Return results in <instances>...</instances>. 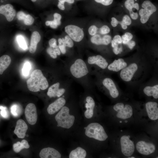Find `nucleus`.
<instances>
[{"mask_svg":"<svg viewBox=\"0 0 158 158\" xmlns=\"http://www.w3.org/2000/svg\"><path fill=\"white\" fill-rule=\"evenodd\" d=\"M86 101L85 107L87 109L85 112L84 115L86 118H90L93 115L95 102L93 99L90 96L86 97Z\"/></svg>","mask_w":158,"mask_h":158,"instance_id":"nucleus-20","label":"nucleus"},{"mask_svg":"<svg viewBox=\"0 0 158 158\" xmlns=\"http://www.w3.org/2000/svg\"><path fill=\"white\" fill-rule=\"evenodd\" d=\"M69 109L66 106H63L55 116L57 123L58 127L69 129L71 127L74 122L75 117L69 114Z\"/></svg>","mask_w":158,"mask_h":158,"instance_id":"nucleus-2","label":"nucleus"},{"mask_svg":"<svg viewBox=\"0 0 158 158\" xmlns=\"http://www.w3.org/2000/svg\"><path fill=\"white\" fill-rule=\"evenodd\" d=\"M122 42L124 44H126L133 37V35L132 34L129 32H126L124 35L122 36Z\"/></svg>","mask_w":158,"mask_h":158,"instance_id":"nucleus-32","label":"nucleus"},{"mask_svg":"<svg viewBox=\"0 0 158 158\" xmlns=\"http://www.w3.org/2000/svg\"><path fill=\"white\" fill-rule=\"evenodd\" d=\"M136 148L138 152L145 155L151 154L154 153L155 150V147L154 144L144 141L138 142L136 145Z\"/></svg>","mask_w":158,"mask_h":158,"instance_id":"nucleus-10","label":"nucleus"},{"mask_svg":"<svg viewBox=\"0 0 158 158\" xmlns=\"http://www.w3.org/2000/svg\"><path fill=\"white\" fill-rule=\"evenodd\" d=\"M130 16L133 20H136L138 17V14L133 11H129Z\"/></svg>","mask_w":158,"mask_h":158,"instance_id":"nucleus-48","label":"nucleus"},{"mask_svg":"<svg viewBox=\"0 0 158 158\" xmlns=\"http://www.w3.org/2000/svg\"><path fill=\"white\" fill-rule=\"evenodd\" d=\"M0 109L1 111L0 112V114L1 116L5 118H7L8 116V114L7 109L6 107L0 106Z\"/></svg>","mask_w":158,"mask_h":158,"instance_id":"nucleus-39","label":"nucleus"},{"mask_svg":"<svg viewBox=\"0 0 158 158\" xmlns=\"http://www.w3.org/2000/svg\"><path fill=\"white\" fill-rule=\"evenodd\" d=\"M118 24H120L123 29H126L127 28V25L124 24L122 21H118L115 18L113 17L111 18V24L113 27H116Z\"/></svg>","mask_w":158,"mask_h":158,"instance_id":"nucleus-34","label":"nucleus"},{"mask_svg":"<svg viewBox=\"0 0 158 158\" xmlns=\"http://www.w3.org/2000/svg\"><path fill=\"white\" fill-rule=\"evenodd\" d=\"M54 20L56 23L58 25L61 24V15L58 13H55L54 15Z\"/></svg>","mask_w":158,"mask_h":158,"instance_id":"nucleus-42","label":"nucleus"},{"mask_svg":"<svg viewBox=\"0 0 158 158\" xmlns=\"http://www.w3.org/2000/svg\"><path fill=\"white\" fill-rule=\"evenodd\" d=\"M45 25L47 26H50L53 28H56L58 27L56 23L53 20L52 21H47L45 22Z\"/></svg>","mask_w":158,"mask_h":158,"instance_id":"nucleus-45","label":"nucleus"},{"mask_svg":"<svg viewBox=\"0 0 158 158\" xmlns=\"http://www.w3.org/2000/svg\"><path fill=\"white\" fill-rule=\"evenodd\" d=\"M49 44L50 47L55 48L57 46L56 40L54 38L51 39L49 41Z\"/></svg>","mask_w":158,"mask_h":158,"instance_id":"nucleus-46","label":"nucleus"},{"mask_svg":"<svg viewBox=\"0 0 158 158\" xmlns=\"http://www.w3.org/2000/svg\"><path fill=\"white\" fill-rule=\"evenodd\" d=\"M70 71L72 75L78 79L85 76L89 72L86 63L80 59H77L71 65Z\"/></svg>","mask_w":158,"mask_h":158,"instance_id":"nucleus-4","label":"nucleus"},{"mask_svg":"<svg viewBox=\"0 0 158 158\" xmlns=\"http://www.w3.org/2000/svg\"><path fill=\"white\" fill-rule=\"evenodd\" d=\"M86 155V152L82 147H78L72 150L69 155V158H85Z\"/></svg>","mask_w":158,"mask_h":158,"instance_id":"nucleus-25","label":"nucleus"},{"mask_svg":"<svg viewBox=\"0 0 158 158\" xmlns=\"http://www.w3.org/2000/svg\"><path fill=\"white\" fill-rule=\"evenodd\" d=\"M113 40L118 44L122 43L121 37L118 35H115L113 38Z\"/></svg>","mask_w":158,"mask_h":158,"instance_id":"nucleus-47","label":"nucleus"},{"mask_svg":"<svg viewBox=\"0 0 158 158\" xmlns=\"http://www.w3.org/2000/svg\"><path fill=\"white\" fill-rule=\"evenodd\" d=\"M95 1L99 3H101L105 6H108L111 4L113 0H95Z\"/></svg>","mask_w":158,"mask_h":158,"instance_id":"nucleus-44","label":"nucleus"},{"mask_svg":"<svg viewBox=\"0 0 158 158\" xmlns=\"http://www.w3.org/2000/svg\"><path fill=\"white\" fill-rule=\"evenodd\" d=\"M65 31L70 37L76 42L80 41L84 37V32L80 27L73 25H69L65 27Z\"/></svg>","mask_w":158,"mask_h":158,"instance_id":"nucleus-8","label":"nucleus"},{"mask_svg":"<svg viewBox=\"0 0 158 158\" xmlns=\"http://www.w3.org/2000/svg\"><path fill=\"white\" fill-rule=\"evenodd\" d=\"M91 41L93 44L96 45L104 44V42L103 37L98 34H96L91 38Z\"/></svg>","mask_w":158,"mask_h":158,"instance_id":"nucleus-28","label":"nucleus"},{"mask_svg":"<svg viewBox=\"0 0 158 158\" xmlns=\"http://www.w3.org/2000/svg\"><path fill=\"white\" fill-rule=\"evenodd\" d=\"M127 64L122 59L115 60L113 63L109 64L108 68L110 71L118 72L121 69L125 68Z\"/></svg>","mask_w":158,"mask_h":158,"instance_id":"nucleus-21","label":"nucleus"},{"mask_svg":"<svg viewBox=\"0 0 158 158\" xmlns=\"http://www.w3.org/2000/svg\"><path fill=\"white\" fill-rule=\"evenodd\" d=\"M144 93L148 96H152L155 99L158 98V85L152 87L147 86L143 90Z\"/></svg>","mask_w":158,"mask_h":158,"instance_id":"nucleus-26","label":"nucleus"},{"mask_svg":"<svg viewBox=\"0 0 158 158\" xmlns=\"http://www.w3.org/2000/svg\"><path fill=\"white\" fill-rule=\"evenodd\" d=\"M58 47L61 52L63 54L66 52V47L64 38H59L58 39Z\"/></svg>","mask_w":158,"mask_h":158,"instance_id":"nucleus-30","label":"nucleus"},{"mask_svg":"<svg viewBox=\"0 0 158 158\" xmlns=\"http://www.w3.org/2000/svg\"><path fill=\"white\" fill-rule=\"evenodd\" d=\"M31 1L33 2H36L37 0H31Z\"/></svg>","mask_w":158,"mask_h":158,"instance_id":"nucleus-53","label":"nucleus"},{"mask_svg":"<svg viewBox=\"0 0 158 158\" xmlns=\"http://www.w3.org/2000/svg\"><path fill=\"white\" fill-rule=\"evenodd\" d=\"M17 17L19 20H23L26 25H32L34 22L33 18L29 14H26L22 11L18 12L17 14Z\"/></svg>","mask_w":158,"mask_h":158,"instance_id":"nucleus-23","label":"nucleus"},{"mask_svg":"<svg viewBox=\"0 0 158 158\" xmlns=\"http://www.w3.org/2000/svg\"><path fill=\"white\" fill-rule=\"evenodd\" d=\"M25 114L29 123L34 125L36 123L37 115L36 107L34 104L30 103L27 105L25 109Z\"/></svg>","mask_w":158,"mask_h":158,"instance_id":"nucleus-9","label":"nucleus"},{"mask_svg":"<svg viewBox=\"0 0 158 158\" xmlns=\"http://www.w3.org/2000/svg\"><path fill=\"white\" fill-rule=\"evenodd\" d=\"M26 136H27V137H28V135H26Z\"/></svg>","mask_w":158,"mask_h":158,"instance_id":"nucleus-54","label":"nucleus"},{"mask_svg":"<svg viewBox=\"0 0 158 158\" xmlns=\"http://www.w3.org/2000/svg\"><path fill=\"white\" fill-rule=\"evenodd\" d=\"M0 14L4 15L8 22L13 20L16 11L12 5L8 4L0 6Z\"/></svg>","mask_w":158,"mask_h":158,"instance_id":"nucleus-12","label":"nucleus"},{"mask_svg":"<svg viewBox=\"0 0 158 158\" xmlns=\"http://www.w3.org/2000/svg\"><path fill=\"white\" fill-rule=\"evenodd\" d=\"M103 85L109 91L111 96L114 98L117 97L119 92L113 81L110 78H106L102 81Z\"/></svg>","mask_w":158,"mask_h":158,"instance_id":"nucleus-19","label":"nucleus"},{"mask_svg":"<svg viewBox=\"0 0 158 158\" xmlns=\"http://www.w3.org/2000/svg\"><path fill=\"white\" fill-rule=\"evenodd\" d=\"M130 136L126 135L122 136L120 139L121 151L125 156H131L135 150L134 142L130 139Z\"/></svg>","mask_w":158,"mask_h":158,"instance_id":"nucleus-7","label":"nucleus"},{"mask_svg":"<svg viewBox=\"0 0 158 158\" xmlns=\"http://www.w3.org/2000/svg\"><path fill=\"white\" fill-rule=\"evenodd\" d=\"M122 21L124 24L126 25H130L131 23V20L127 15H125L123 16Z\"/></svg>","mask_w":158,"mask_h":158,"instance_id":"nucleus-41","label":"nucleus"},{"mask_svg":"<svg viewBox=\"0 0 158 158\" xmlns=\"http://www.w3.org/2000/svg\"><path fill=\"white\" fill-rule=\"evenodd\" d=\"M11 62V59L8 55H4L0 57V74H2L8 68Z\"/></svg>","mask_w":158,"mask_h":158,"instance_id":"nucleus-24","label":"nucleus"},{"mask_svg":"<svg viewBox=\"0 0 158 158\" xmlns=\"http://www.w3.org/2000/svg\"><path fill=\"white\" fill-rule=\"evenodd\" d=\"M97 29L98 28L95 25H92L89 28L88 32L90 35L93 36L97 33Z\"/></svg>","mask_w":158,"mask_h":158,"instance_id":"nucleus-40","label":"nucleus"},{"mask_svg":"<svg viewBox=\"0 0 158 158\" xmlns=\"http://www.w3.org/2000/svg\"><path fill=\"white\" fill-rule=\"evenodd\" d=\"M125 6L129 11H133V8H135L137 10H138L139 8L138 4L134 3V0H126L125 3Z\"/></svg>","mask_w":158,"mask_h":158,"instance_id":"nucleus-27","label":"nucleus"},{"mask_svg":"<svg viewBox=\"0 0 158 158\" xmlns=\"http://www.w3.org/2000/svg\"><path fill=\"white\" fill-rule=\"evenodd\" d=\"M84 128L85 129V135L89 138L104 141L108 137L103 126L98 123H91Z\"/></svg>","mask_w":158,"mask_h":158,"instance_id":"nucleus-3","label":"nucleus"},{"mask_svg":"<svg viewBox=\"0 0 158 158\" xmlns=\"http://www.w3.org/2000/svg\"><path fill=\"white\" fill-rule=\"evenodd\" d=\"M66 102V100L63 97L58 98L49 106L47 109L48 113L51 115L54 114L64 106Z\"/></svg>","mask_w":158,"mask_h":158,"instance_id":"nucleus-15","label":"nucleus"},{"mask_svg":"<svg viewBox=\"0 0 158 158\" xmlns=\"http://www.w3.org/2000/svg\"><path fill=\"white\" fill-rule=\"evenodd\" d=\"M111 43L112 47L113 48V51L114 53L117 55L121 53L122 51V48L121 47H119V44L113 40L111 41Z\"/></svg>","mask_w":158,"mask_h":158,"instance_id":"nucleus-33","label":"nucleus"},{"mask_svg":"<svg viewBox=\"0 0 158 158\" xmlns=\"http://www.w3.org/2000/svg\"><path fill=\"white\" fill-rule=\"evenodd\" d=\"M13 149L14 151L18 153L20 152L23 148L21 142H18L13 145Z\"/></svg>","mask_w":158,"mask_h":158,"instance_id":"nucleus-36","label":"nucleus"},{"mask_svg":"<svg viewBox=\"0 0 158 158\" xmlns=\"http://www.w3.org/2000/svg\"><path fill=\"white\" fill-rule=\"evenodd\" d=\"M11 112L14 117L19 116L22 113V109L17 104L13 105L11 107Z\"/></svg>","mask_w":158,"mask_h":158,"instance_id":"nucleus-29","label":"nucleus"},{"mask_svg":"<svg viewBox=\"0 0 158 158\" xmlns=\"http://www.w3.org/2000/svg\"><path fill=\"white\" fill-rule=\"evenodd\" d=\"M88 63L90 64H95L100 68L105 69L108 65L106 60L100 55L89 56L87 59Z\"/></svg>","mask_w":158,"mask_h":158,"instance_id":"nucleus-18","label":"nucleus"},{"mask_svg":"<svg viewBox=\"0 0 158 158\" xmlns=\"http://www.w3.org/2000/svg\"><path fill=\"white\" fill-rule=\"evenodd\" d=\"M26 83L28 90L33 92H38L40 89L45 90L49 85L46 78L40 69L34 70Z\"/></svg>","mask_w":158,"mask_h":158,"instance_id":"nucleus-1","label":"nucleus"},{"mask_svg":"<svg viewBox=\"0 0 158 158\" xmlns=\"http://www.w3.org/2000/svg\"><path fill=\"white\" fill-rule=\"evenodd\" d=\"M31 68V65L28 62H26L24 64L23 68V73L24 75L27 76L28 75Z\"/></svg>","mask_w":158,"mask_h":158,"instance_id":"nucleus-35","label":"nucleus"},{"mask_svg":"<svg viewBox=\"0 0 158 158\" xmlns=\"http://www.w3.org/2000/svg\"><path fill=\"white\" fill-rule=\"evenodd\" d=\"M146 111L149 118L152 120L158 118V105L156 102H149L145 104Z\"/></svg>","mask_w":158,"mask_h":158,"instance_id":"nucleus-13","label":"nucleus"},{"mask_svg":"<svg viewBox=\"0 0 158 158\" xmlns=\"http://www.w3.org/2000/svg\"><path fill=\"white\" fill-rule=\"evenodd\" d=\"M138 68V67L136 64L135 63L131 64L121 70L120 73L121 78L125 81H130Z\"/></svg>","mask_w":158,"mask_h":158,"instance_id":"nucleus-11","label":"nucleus"},{"mask_svg":"<svg viewBox=\"0 0 158 158\" xmlns=\"http://www.w3.org/2000/svg\"><path fill=\"white\" fill-rule=\"evenodd\" d=\"M143 8L141 9L139 14L140 16V21L143 23H145L149 20L151 15L157 10L156 6L149 0H145L142 4Z\"/></svg>","mask_w":158,"mask_h":158,"instance_id":"nucleus-5","label":"nucleus"},{"mask_svg":"<svg viewBox=\"0 0 158 158\" xmlns=\"http://www.w3.org/2000/svg\"><path fill=\"white\" fill-rule=\"evenodd\" d=\"M126 44L130 49H132L135 46V42L134 41L130 40Z\"/></svg>","mask_w":158,"mask_h":158,"instance_id":"nucleus-49","label":"nucleus"},{"mask_svg":"<svg viewBox=\"0 0 158 158\" xmlns=\"http://www.w3.org/2000/svg\"><path fill=\"white\" fill-rule=\"evenodd\" d=\"M65 41L66 47L71 48L73 47L74 43L72 39L68 35H66L64 38Z\"/></svg>","mask_w":158,"mask_h":158,"instance_id":"nucleus-37","label":"nucleus"},{"mask_svg":"<svg viewBox=\"0 0 158 158\" xmlns=\"http://www.w3.org/2000/svg\"><path fill=\"white\" fill-rule=\"evenodd\" d=\"M17 42L20 47L23 49H26L27 48V45L26 42L24 37L21 35L17 36Z\"/></svg>","mask_w":158,"mask_h":158,"instance_id":"nucleus-31","label":"nucleus"},{"mask_svg":"<svg viewBox=\"0 0 158 158\" xmlns=\"http://www.w3.org/2000/svg\"><path fill=\"white\" fill-rule=\"evenodd\" d=\"M47 52L50 56L53 59H56L57 57V55L55 52L54 48L49 47L47 49Z\"/></svg>","mask_w":158,"mask_h":158,"instance_id":"nucleus-38","label":"nucleus"},{"mask_svg":"<svg viewBox=\"0 0 158 158\" xmlns=\"http://www.w3.org/2000/svg\"><path fill=\"white\" fill-rule=\"evenodd\" d=\"M59 1L63 2L64 3V2H66L70 4H73L74 2V0H58Z\"/></svg>","mask_w":158,"mask_h":158,"instance_id":"nucleus-52","label":"nucleus"},{"mask_svg":"<svg viewBox=\"0 0 158 158\" xmlns=\"http://www.w3.org/2000/svg\"><path fill=\"white\" fill-rule=\"evenodd\" d=\"M21 144L23 148H28L30 147L27 141L25 140H23L21 142Z\"/></svg>","mask_w":158,"mask_h":158,"instance_id":"nucleus-50","label":"nucleus"},{"mask_svg":"<svg viewBox=\"0 0 158 158\" xmlns=\"http://www.w3.org/2000/svg\"><path fill=\"white\" fill-rule=\"evenodd\" d=\"M41 39V36L39 32L36 31L34 32L31 35L30 44L29 47V52L34 53L37 49V45Z\"/></svg>","mask_w":158,"mask_h":158,"instance_id":"nucleus-22","label":"nucleus"},{"mask_svg":"<svg viewBox=\"0 0 158 158\" xmlns=\"http://www.w3.org/2000/svg\"><path fill=\"white\" fill-rule=\"evenodd\" d=\"M64 3L59 1L57 5L58 7L61 10H63L65 9Z\"/></svg>","mask_w":158,"mask_h":158,"instance_id":"nucleus-51","label":"nucleus"},{"mask_svg":"<svg viewBox=\"0 0 158 158\" xmlns=\"http://www.w3.org/2000/svg\"><path fill=\"white\" fill-rule=\"evenodd\" d=\"M113 109L118 112L116 116L118 118L125 119L130 118L133 115L132 107L128 104L124 106L123 103H118L114 106Z\"/></svg>","mask_w":158,"mask_h":158,"instance_id":"nucleus-6","label":"nucleus"},{"mask_svg":"<svg viewBox=\"0 0 158 158\" xmlns=\"http://www.w3.org/2000/svg\"><path fill=\"white\" fill-rule=\"evenodd\" d=\"M129 158H135V157H129Z\"/></svg>","mask_w":158,"mask_h":158,"instance_id":"nucleus-55","label":"nucleus"},{"mask_svg":"<svg viewBox=\"0 0 158 158\" xmlns=\"http://www.w3.org/2000/svg\"><path fill=\"white\" fill-rule=\"evenodd\" d=\"M41 158H60V153L54 148L48 147L42 149L39 153Z\"/></svg>","mask_w":158,"mask_h":158,"instance_id":"nucleus-17","label":"nucleus"},{"mask_svg":"<svg viewBox=\"0 0 158 158\" xmlns=\"http://www.w3.org/2000/svg\"><path fill=\"white\" fill-rule=\"evenodd\" d=\"M110 31L109 28L106 25L103 26L100 29V32L102 34H105L109 33Z\"/></svg>","mask_w":158,"mask_h":158,"instance_id":"nucleus-43","label":"nucleus"},{"mask_svg":"<svg viewBox=\"0 0 158 158\" xmlns=\"http://www.w3.org/2000/svg\"><path fill=\"white\" fill-rule=\"evenodd\" d=\"M28 128V126L24 121L20 119L16 122L14 133L18 138H23L25 136Z\"/></svg>","mask_w":158,"mask_h":158,"instance_id":"nucleus-16","label":"nucleus"},{"mask_svg":"<svg viewBox=\"0 0 158 158\" xmlns=\"http://www.w3.org/2000/svg\"><path fill=\"white\" fill-rule=\"evenodd\" d=\"M60 84L59 82L56 83L49 88L47 94L50 97H60L65 92V89L64 88H60Z\"/></svg>","mask_w":158,"mask_h":158,"instance_id":"nucleus-14","label":"nucleus"}]
</instances>
